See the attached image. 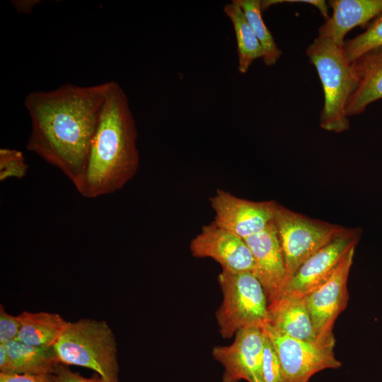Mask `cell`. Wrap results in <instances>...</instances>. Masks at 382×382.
I'll list each match as a JSON object with an SVG mask.
<instances>
[{
	"mask_svg": "<svg viewBox=\"0 0 382 382\" xmlns=\"http://www.w3.org/2000/svg\"><path fill=\"white\" fill-rule=\"evenodd\" d=\"M54 382H105L100 376L86 378L59 364L52 374Z\"/></svg>",
	"mask_w": 382,
	"mask_h": 382,
	"instance_id": "cell-25",
	"label": "cell"
},
{
	"mask_svg": "<svg viewBox=\"0 0 382 382\" xmlns=\"http://www.w3.org/2000/svg\"><path fill=\"white\" fill-rule=\"evenodd\" d=\"M381 47H382V13L365 32L345 41L342 52L347 61L352 64L362 56Z\"/></svg>",
	"mask_w": 382,
	"mask_h": 382,
	"instance_id": "cell-21",
	"label": "cell"
},
{
	"mask_svg": "<svg viewBox=\"0 0 382 382\" xmlns=\"http://www.w3.org/2000/svg\"><path fill=\"white\" fill-rule=\"evenodd\" d=\"M53 347L61 364L90 369L105 382H118L117 343L105 321L69 322Z\"/></svg>",
	"mask_w": 382,
	"mask_h": 382,
	"instance_id": "cell-4",
	"label": "cell"
},
{
	"mask_svg": "<svg viewBox=\"0 0 382 382\" xmlns=\"http://www.w3.org/2000/svg\"><path fill=\"white\" fill-rule=\"evenodd\" d=\"M215 213L213 222L245 239L264 230L274 217L277 203L253 202L218 189L209 198Z\"/></svg>",
	"mask_w": 382,
	"mask_h": 382,
	"instance_id": "cell-9",
	"label": "cell"
},
{
	"mask_svg": "<svg viewBox=\"0 0 382 382\" xmlns=\"http://www.w3.org/2000/svg\"><path fill=\"white\" fill-rule=\"evenodd\" d=\"M224 11L231 21L236 35L238 57V69L240 73L245 74L255 59L263 58L262 48L238 0H233L225 4Z\"/></svg>",
	"mask_w": 382,
	"mask_h": 382,
	"instance_id": "cell-19",
	"label": "cell"
},
{
	"mask_svg": "<svg viewBox=\"0 0 382 382\" xmlns=\"http://www.w3.org/2000/svg\"><path fill=\"white\" fill-rule=\"evenodd\" d=\"M28 166L21 151L1 148L0 149V181L11 178L22 179L28 172Z\"/></svg>",
	"mask_w": 382,
	"mask_h": 382,
	"instance_id": "cell-22",
	"label": "cell"
},
{
	"mask_svg": "<svg viewBox=\"0 0 382 382\" xmlns=\"http://www.w3.org/2000/svg\"><path fill=\"white\" fill-rule=\"evenodd\" d=\"M0 382H54L52 374H19L0 372Z\"/></svg>",
	"mask_w": 382,
	"mask_h": 382,
	"instance_id": "cell-26",
	"label": "cell"
},
{
	"mask_svg": "<svg viewBox=\"0 0 382 382\" xmlns=\"http://www.w3.org/2000/svg\"><path fill=\"white\" fill-rule=\"evenodd\" d=\"M18 316L21 328L16 340L34 346L54 347L69 323L59 314L45 311H23Z\"/></svg>",
	"mask_w": 382,
	"mask_h": 382,
	"instance_id": "cell-18",
	"label": "cell"
},
{
	"mask_svg": "<svg viewBox=\"0 0 382 382\" xmlns=\"http://www.w3.org/2000/svg\"><path fill=\"white\" fill-rule=\"evenodd\" d=\"M139 163L137 130L129 99L112 81L86 168L74 185L88 199L108 195L123 188L138 172Z\"/></svg>",
	"mask_w": 382,
	"mask_h": 382,
	"instance_id": "cell-2",
	"label": "cell"
},
{
	"mask_svg": "<svg viewBox=\"0 0 382 382\" xmlns=\"http://www.w3.org/2000/svg\"><path fill=\"white\" fill-rule=\"evenodd\" d=\"M306 52L318 71L323 88L320 126L328 131L344 132L349 126L347 104L359 81L354 66L345 59L342 48L325 38H316Z\"/></svg>",
	"mask_w": 382,
	"mask_h": 382,
	"instance_id": "cell-3",
	"label": "cell"
},
{
	"mask_svg": "<svg viewBox=\"0 0 382 382\" xmlns=\"http://www.w3.org/2000/svg\"><path fill=\"white\" fill-rule=\"evenodd\" d=\"M190 250L195 257L214 260L222 270L253 272V257L245 240L213 221L203 226L200 233L192 239Z\"/></svg>",
	"mask_w": 382,
	"mask_h": 382,
	"instance_id": "cell-12",
	"label": "cell"
},
{
	"mask_svg": "<svg viewBox=\"0 0 382 382\" xmlns=\"http://www.w3.org/2000/svg\"><path fill=\"white\" fill-rule=\"evenodd\" d=\"M21 328V320L18 316L6 312L3 305L0 306V343L17 339Z\"/></svg>",
	"mask_w": 382,
	"mask_h": 382,
	"instance_id": "cell-24",
	"label": "cell"
},
{
	"mask_svg": "<svg viewBox=\"0 0 382 382\" xmlns=\"http://www.w3.org/2000/svg\"><path fill=\"white\" fill-rule=\"evenodd\" d=\"M40 2V0H13L11 4L18 13L28 14Z\"/></svg>",
	"mask_w": 382,
	"mask_h": 382,
	"instance_id": "cell-27",
	"label": "cell"
},
{
	"mask_svg": "<svg viewBox=\"0 0 382 382\" xmlns=\"http://www.w3.org/2000/svg\"><path fill=\"white\" fill-rule=\"evenodd\" d=\"M263 50V62L267 66L274 65L282 55L270 31L262 18L261 1L238 0Z\"/></svg>",
	"mask_w": 382,
	"mask_h": 382,
	"instance_id": "cell-20",
	"label": "cell"
},
{
	"mask_svg": "<svg viewBox=\"0 0 382 382\" xmlns=\"http://www.w3.org/2000/svg\"><path fill=\"white\" fill-rule=\"evenodd\" d=\"M274 222L284 254L285 282L308 257L346 231L310 219L278 204Z\"/></svg>",
	"mask_w": 382,
	"mask_h": 382,
	"instance_id": "cell-6",
	"label": "cell"
},
{
	"mask_svg": "<svg viewBox=\"0 0 382 382\" xmlns=\"http://www.w3.org/2000/svg\"><path fill=\"white\" fill-rule=\"evenodd\" d=\"M267 311V324L277 330L298 340L322 342L315 333L304 297L281 296L268 303Z\"/></svg>",
	"mask_w": 382,
	"mask_h": 382,
	"instance_id": "cell-15",
	"label": "cell"
},
{
	"mask_svg": "<svg viewBox=\"0 0 382 382\" xmlns=\"http://www.w3.org/2000/svg\"><path fill=\"white\" fill-rule=\"evenodd\" d=\"M333 13L318 30V37L328 39L340 48L346 34L357 26L365 25L382 13V0H330Z\"/></svg>",
	"mask_w": 382,
	"mask_h": 382,
	"instance_id": "cell-14",
	"label": "cell"
},
{
	"mask_svg": "<svg viewBox=\"0 0 382 382\" xmlns=\"http://www.w3.org/2000/svg\"><path fill=\"white\" fill-rule=\"evenodd\" d=\"M112 83H66L52 91L30 92L25 98L31 122L27 149L61 170L73 185L86 168Z\"/></svg>",
	"mask_w": 382,
	"mask_h": 382,
	"instance_id": "cell-1",
	"label": "cell"
},
{
	"mask_svg": "<svg viewBox=\"0 0 382 382\" xmlns=\"http://www.w3.org/2000/svg\"><path fill=\"white\" fill-rule=\"evenodd\" d=\"M228 346H216L213 357L224 366L222 382H264L262 363L265 333L262 328L238 330Z\"/></svg>",
	"mask_w": 382,
	"mask_h": 382,
	"instance_id": "cell-10",
	"label": "cell"
},
{
	"mask_svg": "<svg viewBox=\"0 0 382 382\" xmlns=\"http://www.w3.org/2000/svg\"><path fill=\"white\" fill-rule=\"evenodd\" d=\"M12 364L13 374H53L60 364L53 347H40L13 340L1 343Z\"/></svg>",
	"mask_w": 382,
	"mask_h": 382,
	"instance_id": "cell-17",
	"label": "cell"
},
{
	"mask_svg": "<svg viewBox=\"0 0 382 382\" xmlns=\"http://www.w3.org/2000/svg\"><path fill=\"white\" fill-rule=\"evenodd\" d=\"M263 330L279 359L285 382H308L318 372L338 369L342 364L334 352V343L298 340L277 330L269 324Z\"/></svg>",
	"mask_w": 382,
	"mask_h": 382,
	"instance_id": "cell-7",
	"label": "cell"
},
{
	"mask_svg": "<svg viewBox=\"0 0 382 382\" xmlns=\"http://www.w3.org/2000/svg\"><path fill=\"white\" fill-rule=\"evenodd\" d=\"M244 240L253 255V274L261 283L269 303L279 296L286 279L283 250L274 220Z\"/></svg>",
	"mask_w": 382,
	"mask_h": 382,
	"instance_id": "cell-13",
	"label": "cell"
},
{
	"mask_svg": "<svg viewBox=\"0 0 382 382\" xmlns=\"http://www.w3.org/2000/svg\"><path fill=\"white\" fill-rule=\"evenodd\" d=\"M357 231L346 230L308 257L285 282L279 296L304 297L325 282L346 253L356 247Z\"/></svg>",
	"mask_w": 382,
	"mask_h": 382,
	"instance_id": "cell-11",
	"label": "cell"
},
{
	"mask_svg": "<svg viewBox=\"0 0 382 382\" xmlns=\"http://www.w3.org/2000/svg\"><path fill=\"white\" fill-rule=\"evenodd\" d=\"M352 64L359 81L347 104V117L361 113L371 103L382 98V49L374 50Z\"/></svg>",
	"mask_w": 382,
	"mask_h": 382,
	"instance_id": "cell-16",
	"label": "cell"
},
{
	"mask_svg": "<svg viewBox=\"0 0 382 382\" xmlns=\"http://www.w3.org/2000/svg\"><path fill=\"white\" fill-rule=\"evenodd\" d=\"M354 250L355 247L349 249L330 277L304 296L315 333L322 342L335 343L333 326L337 318L347 305V279Z\"/></svg>",
	"mask_w": 382,
	"mask_h": 382,
	"instance_id": "cell-8",
	"label": "cell"
},
{
	"mask_svg": "<svg viewBox=\"0 0 382 382\" xmlns=\"http://www.w3.org/2000/svg\"><path fill=\"white\" fill-rule=\"evenodd\" d=\"M0 371L1 373L13 374L12 364L6 349L0 343Z\"/></svg>",
	"mask_w": 382,
	"mask_h": 382,
	"instance_id": "cell-28",
	"label": "cell"
},
{
	"mask_svg": "<svg viewBox=\"0 0 382 382\" xmlns=\"http://www.w3.org/2000/svg\"><path fill=\"white\" fill-rule=\"evenodd\" d=\"M218 282L223 300L216 318L223 338H230L243 328H263L268 323L266 294L253 272L222 270Z\"/></svg>",
	"mask_w": 382,
	"mask_h": 382,
	"instance_id": "cell-5",
	"label": "cell"
},
{
	"mask_svg": "<svg viewBox=\"0 0 382 382\" xmlns=\"http://www.w3.org/2000/svg\"><path fill=\"white\" fill-rule=\"evenodd\" d=\"M264 333L265 339L262 363L264 382H285L281 363L277 352L265 331Z\"/></svg>",
	"mask_w": 382,
	"mask_h": 382,
	"instance_id": "cell-23",
	"label": "cell"
}]
</instances>
